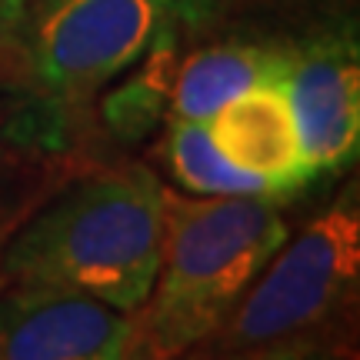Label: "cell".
Wrapping results in <instances>:
<instances>
[{
  "label": "cell",
  "mask_w": 360,
  "mask_h": 360,
  "mask_svg": "<svg viewBox=\"0 0 360 360\" xmlns=\"http://www.w3.org/2000/svg\"><path fill=\"white\" fill-rule=\"evenodd\" d=\"M0 360H141L134 314L90 297L0 283Z\"/></svg>",
  "instance_id": "8992f818"
},
{
  "label": "cell",
  "mask_w": 360,
  "mask_h": 360,
  "mask_svg": "<svg viewBox=\"0 0 360 360\" xmlns=\"http://www.w3.org/2000/svg\"><path fill=\"white\" fill-rule=\"evenodd\" d=\"M210 137L231 164L264 177L283 200L314 184V170L304 160L300 130H297L283 84H267L240 94L207 120Z\"/></svg>",
  "instance_id": "52a82bcc"
},
{
  "label": "cell",
  "mask_w": 360,
  "mask_h": 360,
  "mask_svg": "<svg viewBox=\"0 0 360 360\" xmlns=\"http://www.w3.org/2000/svg\"><path fill=\"white\" fill-rule=\"evenodd\" d=\"M34 204L37 200H34V193L27 191V180L0 177V247L7 240V233L17 227V220L24 217Z\"/></svg>",
  "instance_id": "7c38bea8"
},
{
  "label": "cell",
  "mask_w": 360,
  "mask_h": 360,
  "mask_svg": "<svg viewBox=\"0 0 360 360\" xmlns=\"http://www.w3.org/2000/svg\"><path fill=\"white\" fill-rule=\"evenodd\" d=\"M164 191L147 164L70 180L7 233L0 283L77 294L137 314L160 267Z\"/></svg>",
  "instance_id": "6da1fadb"
},
{
  "label": "cell",
  "mask_w": 360,
  "mask_h": 360,
  "mask_svg": "<svg viewBox=\"0 0 360 360\" xmlns=\"http://www.w3.org/2000/svg\"><path fill=\"white\" fill-rule=\"evenodd\" d=\"M283 70H287V47L281 44L227 40L204 47L174 70L167 114L177 120L207 124L220 107L237 101L240 94L283 80Z\"/></svg>",
  "instance_id": "ba28073f"
},
{
  "label": "cell",
  "mask_w": 360,
  "mask_h": 360,
  "mask_svg": "<svg viewBox=\"0 0 360 360\" xmlns=\"http://www.w3.org/2000/svg\"><path fill=\"white\" fill-rule=\"evenodd\" d=\"M164 157L174 180L197 197H277L283 200L264 177L237 167L220 154V147L210 137V127L200 120L170 117Z\"/></svg>",
  "instance_id": "9c48e42d"
},
{
  "label": "cell",
  "mask_w": 360,
  "mask_h": 360,
  "mask_svg": "<svg viewBox=\"0 0 360 360\" xmlns=\"http://www.w3.org/2000/svg\"><path fill=\"white\" fill-rule=\"evenodd\" d=\"M290 233L277 197L164 191V247L134 314L141 360H191L217 334Z\"/></svg>",
  "instance_id": "7a4b0ae2"
},
{
  "label": "cell",
  "mask_w": 360,
  "mask_h": 360,
  "mask_svg": "<svg viewBox=\"0 0 360 360\" xmlns=\"http://www.w3.org/2000/svg\"><path fill=\"white\" fill-rule=\"evenodd\" d=\"M191 0H53L27 30V77L47 103L84 107L174 34Z\"/></svg>",
  "instance_id": "277c9868"
},
{
  "label": "cell",
  "mask_w": 360,
  "mask_h": 360,
  "mask_svg": "<svg viewBox=\"0 0 360 360\" xmlns=\"http://www.w3.org/2000/svg\"><path fill=\"white\" fill-rule=\"evenodd\" d=\"M7 114H11V101L0 94V130H4V124H7Z\"/></svg>",
  "instance_id": "9a60e30c"
},
{
  "label": "cell",
  "mask_w": 360,
  "mask_h": 360,
  "mask_svg": "<svg viewBox=\"0 0 360 360\" xmlns=\"http://www.w3.org/2000/svg\"><path fill=\"white\" fill-rule=\"evenodd\" d=\"M27 4H30V17H37L40 11H47V7H51L53 0H27Z\"/></svg>",
  "instance_id": "5bb4252c"
},
{
  "label": "cell",
  "mask_w": 360,
  "mask_h": 360,
  "mask_svg": "<svg viewBox=\"0 0 360 360\" xmlns=\"http://www.w3.org/2000/svg\"><path fill=\"white\" fill-rule=\"evenodd\" d=\"M30 20L34 17L27 0H0V57L13 47H24Z\"/></svg>",
  "instance_id": "4fadbf2b"
},
{
  "label": "cell",
  "mask_w": 360,
  "mask_h": 360,
  "mask_svg": "<svg viewBox=\"0 0 360 360\" xmlns=\"http://www.w3.org/2000/svg\"><path fill=\"white\" fill-rule=\"evenodd\" d=\"M360 290V197L347 180L330 204L287 233L240 304L191 360L294 344H344Z\"/></svg>",
  "instance_id": "3957f363"
},
{
  "label": "cell",
  "mask_w": 360,
  "mask_h": 360,
  "mask_svg": "<svg viewBox=\"0 0 360 360\" xmlns=\"http://www.w3.org/2000/svg\"><path fill=\"white\" fill-rule=\"evenodd\" d=\"M281 84L314 177L350 167L360 147V47L354 24L323 27L287 44Z\"/></svg>",
  "instance_id": "5b68a950"
},
{
  "label": "cell",
  "mask_w": 360,
  "mask_h": 360,
  "mask_svg": "<svg viewBox=\"0 0 360 360\" xmlns=\"http://www.w3.org/2000/svg\"><path fill=\"white\" fill-rule=\"evenodd\" d=\"M134 67L137 74H130L103 101V124L120 141L147 137L160 124V117L167 114L170 84H174V34H167Z\"/></svg>",
  "instance_id": "30bf717a"
},
{
  "label": "cell",
  "mask_w": 360,
  "mask_h": 360,
  "mask_svg": "<svg viewBox=\"0 0 360 360\" xmlns=\"http://www.w3.org/2000/svg\"><path fill=\"white\" fill-rule=\"evenodd\" d=\"M220 360H354V354L344 344H294V347H274Z\"/></svg>",
  "instance_id": "8fae6325"
}]
</instances>
